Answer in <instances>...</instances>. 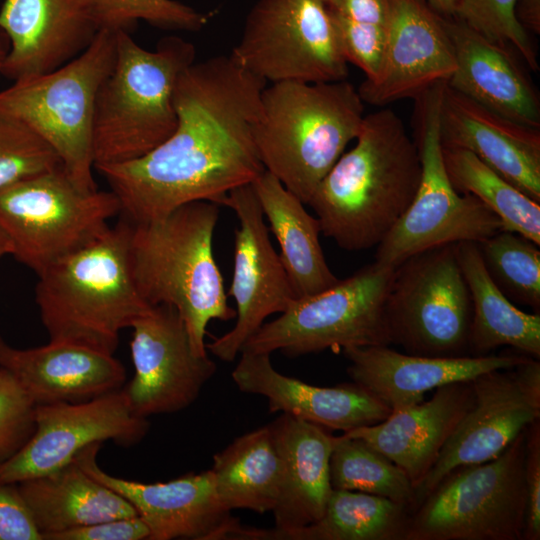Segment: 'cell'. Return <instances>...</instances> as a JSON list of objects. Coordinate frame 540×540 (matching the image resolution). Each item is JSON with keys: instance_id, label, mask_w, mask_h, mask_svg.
<instances>
[{"instance_id": "cell-1", "label": "cell", "mask_w": 540, "mask_h": 540, "mask_svg": "<svg viewBox=\"0 0 540 540\" xmlns=\"http://www.w3.org/2000/svg\"><path fill=\"white\" fill-rule=\"evenodd\" d=\"M265 86L231 53L186 67L174 89L173 133L140 158L95 167L122 216L142 223L195 201L221 205L231 190L261 175L254 131Z\"/></svg>"}, {"instance_id": "cell-2", "label": "cell", "mask_w": 540, "mask_h": 540, "mask_svg": "<svg viewBox=\"0 0 540 540\" xmlns=\"http://www.w3.org/2000/svg\"><path fill=\"white\" fill-rule=\"evenodd\" d=\"M355 140L307 203L321 232L349 251L375 247L385 238L411 204L421 177L415 142L392 109L365 115Z\"/></svg>"}, {"instance_id": "cell-3", "label": "cell", "mask_w": 540, "mask_h": 540, "mask_svg": "<svg viewBox=\"0 0 540 540\" xmlns=\"http://www.w3.org/2000/svg\"><path fill=\"white\" fill-rule=\"evenodd\" d=\"M218 206L195 201L157 219L131 222L129 261L139 294L150 306L174 307L202 356L208 354L209 322L236 317L213 254Z\"/></svg>"}, {"instance_id": "cell-4", "label": "cell", "mask_w": 540, "mask_h": 540, "mask_svg": "<svg viewBox=\"0 0 540 540\" xmlns=\"http://www.w3.org/2000/svg\"><path fill=\"white\" fill-rule=\"evenodd\" d=\"M131 229L132 223L122 217L90 244L38 274L36 303L49 341L113 355L121 331L153 307L132 277Z\"/></svg>"}, {"instance_id": "cell-5", "label": "cell", "mask_w": 540, "mask_h": 540, "mask_svg": "<svg viewBox=\"0 0 540 540\" xmlns=\"http://www.w3.org/2000/svg\"><path fill=\"white\" fill-rule=\"evenodd\" d=\"M254 139L264 169L307 204L355 140L365 117L357 88L346 80L284 81L265 86Z\"/></svg>"}, {"instance_id": "cell-6", "label": "cell", "mask_w": 540, "mask_h": 540, "mask_svg": "<svg viewBox=\"0 0 540 540\" xmlns=\"http://www.w3.org/2000/svg\"><path fill=\"white\" fill-rule=\"evenodd\" d=\"M195 57L194 45L180 37H164L147 50L116 30L115 62L95 103L94 168L140 158L173 133L176 81Z\"/></svg>"}, {"instance_id": "cell-7", "label": "cell", "mask_w": 540, "mask_h": 540, "mask_svg": "<svg viewBox=\"0 0 540 540\" xmlns=\"http://www.w3.org/2000/svg\"><path fill=\"white\" fill-rule=\"evenodd\" d=\"M116 55V30L102 28L63 66L13 81L0 91V113L23 123L58 154L72 180L97 190L93 177V118L100 86Z\"/></svg>"}, {"instance_id": "cell-8", "label": "cell", "mask_w": 540, "mask_h": 540, "mask_svg": "<svg viewBox=\"0 0 540 540\" xmlns=\"http://www.w3.org/2000/svg\"><path fill=\"white\" fill-rule=\"evenodd\" d=\"M438 82L414 98L413 132L421 177L401 218L376 246L375 262L397 268L413 255L459 242H480L503 230L500 219L479 199L455 190L447 175L440 136Z\"/></svg>"}, {"instance_id": "cell-9", "label": "cell", "mask_w": 540, "mask_h": 540, "mask_svg": "<svg viewBox=\"0 0 540 540\" xmlns=\"http://www.w3.org/2000/svg\"><path fill=\"white\" fill-rule=\"evenodd\" d=\"M525 429L494 459L457 467L411 512L404 540H523Z\"/></svg>"}, {"instance_id": "cell-10", "label": "cell", "mask_w": 540, "mask_h": 540, "mask_svg": "<svg viewBox=\"0 0 540 540\" xmlns=\"http://www.w3.org/2000/svg\"><path fill=\"white\" fill-rule=\"evenodd\" d=\"M120 213L111 191L83 190L63 165L0 189V228L37 275L87 246Z\"/></svg>"}, {"instance_id": "cell-11", "label": "cell", "mask_w": 540, "mask_h": 540, "mask_svg": "<svg viewBox=\"0 0 540 540\" xmlns=\"http://www.w3.org/2000/svg\"><path fill=\"white\" fill-rule=\"evenodd\" d=\"M394 272L374 261L319 293L295 299L278 318L263 323L241 352L294 357L391 344L385 302Z\"/></svg>"}, {"instance_id": "cell-12", "label": "cell", "mask_w": 540, "mask_h": 540, "mask_svg": "<svg viewBox=\"0 0 540 540\" xmlns=\"http://www.w3.org/2000/svg\"><path fill=\"white\" fill-rule=\"evenodd\" d=\"M456 244L425 250L395 268L385 316L391 344L409 354L469 356L472 304Z\"/></svg>"}, {"instance_id": "cell-13", "label": "cell", "mask_w": 540, "mask_h": 540, "mask_svg": "<svg viewBox=\"0 0 540 540\" xmlns=\"http://www.w3.org/2000/svg\"><path fill=\"white\" fill-rule=\"evenodd\" d=\"M231 55L266 83L333 82L349 74L325 0H258Z\"/></svg>"}, {"instance_id": "cell-14", "label": "cell", "mask_w": 540, "mask_h": 540, "mask_svg": "<svg viewBox=\"0 0 540 540\" xmlns=\"http://www.w3.org/2000/svg\"><path fill=\"white\" fill-rule=\"evenodd\" d=\"M471 383L474 403L414 488L415 507L448 472L496 458L540 418L539 359L527 357L512 368L482 373Z\"/></svg>"}, {"instance_id": "cell-15", "label": "cell", "mask_w": 540, "mask_h": 540, "mask_svg": "<svg viewBox=\"0 0 540 540\" xmlns=\"http://www.w3.org/2000/svg\"><path fill=\"white\" fill-rule=\"evenodd\" d=\"M35 423L25 446L0 464V483L52 473L95 443L134 445L149 429L147 418L132 410L122 388L84 402L36 405Z\"/></svg>"}, {"instance_id": "cell-16", "label": "cell", "mask_w": 540, "mask_h": 540, "mask_svg": "<svg viewBox=\"0 0 540 540\" xmlns=\"http://www.w3.org/2000/svg\"><path fill=\"white\" fill-rule=\"evenodd\" d=\"M221 205L232 209L239 221L228 292L235 300L236 322L229 332L206 344V348L218 359L232 362L265 319L286 311L297 296L270 241L269 228L252 185L231 190Z\"/></svg>"}, {"instance_id": "cell-17", "label": "cell", "mask_w": 540, "mask_h": 540, "mask_svg": "<svg viewBox=\"0 0 540 540\" xmlns=\"http://www.w3.org/2000/svg\"><path fill=\"white\" fill-rule=\"evenodd\" d=\"M130 341L135 374L123 389L132 410L147 418L190 406L214 376L216 364L198 355L177 310L153 306L137 319Z\"/></svg>"}, {"instance_id": "cell-18", "label": "cell", "mask_w": 540, "mask_h": 540, "mask_svg": "<svg viewBox=\"0 0 540 540\" xmlns=\"http://www.w3.org/2000/svg\"><path fill=\"white\" fill-rule=\"evenodd\" d=\"M100 446L95 443L86 447L75 460L91 477L132 504L148 526V540H250L252 528L243 527L224 506L211 470L168 482L131 481L112 476L97 465Z\"/></svg>"}, {"instance_id": "cell-19", "label": "cell", "mask_w": 540, "mask_h": 540, "mask_svg": "<svg viewBox=\"0 0 540 540\" xmlns=\"http://www.w3.org/2000/svg\"><path fill=\"white\" fill-rule=\"evenodd\" d=\"M386 33L377 78L364 80L357 89L364 103L384 107L414 99L454 73L455 51L444 17L427 0H389Z\"/></svg>"}, {"instance_id": "cell-20", "label": "cell", "mask_w": 540, "mask_h": 540, "mask_svg": "<svg viewBox=\"0 0 540 540\" xmlns=\"http://www.w3.org/2000/svg\"><path fill=\"white\" fill-rule=\"evenodd\" d=\"M0 27L10 44L0 73L13 81L63 66L100 30L88 0H4Z\"/></svg>"}, {"instance_id": "cell-21", "label": "cell", "mask_w": 540, "mask_h": 540, "mask_svg": "<svg viewBox=\"0 0 540 540\" xmlns=\"http://www.w3.org/2000/svg\"><path fill=\"white\" fill-rule=\"evenodd\" d=\"M442 145L470 151L540 203V129L503 117L444 84Z\"/></svg>"}, {"instance_id": "cell-22", "label": "cell", "mask_w": 540, "mask_h": 540, "mask_svg": "<svg viewBox=\"0 0 540 540\" xmlns=\"http://www.w3.org/2000/svg\"><path fill=\"white\" fill-rule=\"evenodd\" d=\"M352 382L391 412L423 401L427 392L446 384L470 381L497 369L512 368L527 357L521 353L485 356L429 357L400 353L388 345L343 349Z\"/></svg>"}, {"instance_id": "cell-23", "label": "cell", "mask_w": 540, "mask_h": 540, "mask_svg": "<svg viewBox=\"0 0 540 540\" xmlns=\"http://www.w3.org/2000/svg\"><path fill=\"white\" fill-rule=\"evenodd\" d=\"M237 388L263 396L271 413L344 432L386 419L391 410L354 382L333 387L308 384L278 372L270 354L242 351L231 373Z\"/></svg>"}, {"instance_id": "cell-24", "label": "cell", "mask_w": 540, "mask_h": 540, "mask_svg": "<svg viewBox=\"0 0 540 540\" xmlns=\"http://www.w3.org/2000/svg\"><path fill=\"white\" fill-rule=\"evenodd\" d=\"M0 368L10 373L35 405L78 403L121 389L126 370L112 354L51 342L10 346L0 334Z\"/></svg>"}, {"instance_id": "cell-25", "label": "cell", "mask_w": 540, "mask_h": 540, "mask_svg": "<svg viewBox=\"0 0 540 540\" xmlns=\"http://www.w3.org/2000/svg\"><path fill=\"white\" fill-rule=\"evenodd\" d=\"M444 22L456 57L448 86L503 117L540 129L539 94L515 50L454 17H444Z\"/></svg>"}, {"instance_id": "cell-26", "label": "cell", "mask_w": 540, "mask_h": 540, "mask_svg": "<svg viewBox=\"0 0 540 540\" xmlns=\"http://www.w3.org/2000/svg\"><path fill=\"white\" fill-rule=\"evenodd\" d=\"M473 403L471 380L453 382L436 388L428 401L391 412L379 423L343 434L364 441L386 456L406 473L415 488Z\"/></svg>"}, {"instance_id": "cell-27", "label": "cell", "mask_w": 540, "mask_h": 540, "mask_svg": "<svg viewBox=\"0 0 540 540\" xmlns=\"http://www.w3.org/2000/svg\"><path fill=\"white\" fill-rule=\"evenodd\" d=\"M281 461L279 494L272 510L275 529L262 538L278 540L285 533L318 521L333 490L330 457L334 437L325 427L282 414L270 423Z\"/></svg>"}, {"instance_id": "cell-28", "label": "cell", "mask_w": 540, "mask_h": 540, "mask_svg": "<svg viewBox=\"0 0 540 540\" xmlns=\"http://www.w3.org/2000/svg\"><path fill=\"white\" fill-rule=\"evenodd\" d=\"M16 485L43 540L55 533L138 515L131 503L91 477L75 458L52 473Z\"/></svg>"}, {"instance_id": "cell-29", "label": "cell", "mask_w": 540, "mask_h": 540, "mask_svg": "<svg viewBox=\"0 0 540 540\" xmlns=\"http://www.w3.org/2000/svg\"><path fill=\"white\" fill-rule=\"evenodd\" d=\"M269 229L277 239L281 261L297 298L314 295L338 278L329 268L319 241V221L304 203L270 172L264 171L251 183Z\"/></svg>"}, {"instance_id": "cell-30", "label": "cell", "mask_w": 540, "mask_h": 540, "mask_svg": "<svg viewBox=\"0 0 540 540\" xmlns=\"http://www.w3.org/2000/svg\"><path fill=\"white\" fill-rule=\"evenodd\" d=\"M456 247L472 304L469 356L489 355L508 346L540 359V313L520 310L499 290L483 265L476 242H459Z\"/></svg>"}, {"instance_id": "cell-31", "label": "cell", "mask_w": 540, "mask_h": 540, "mask_svg": "<svg viewBox=\"0 0 540 540\" xmlns=\"http://www.w3.org/2000/svg\"><path fill=\"white\" fill-rule=\"evenodd\" d=\"M210 470L227 509L272 512L279 494L281 461L271 424L236 438L213 456Z\"/></svg>"}, {"instance_id": "cell-32", "label": "cell", "mask_w": 540, "mask_h": 540, "mask_svg": "<svg viewBox=\"0 0 540 540\" xmlns=\"http://www.w3.org/2000/svg\"><path fill=\"white\" fill-rule=\"evenodd\" d=\"M410 514L388 498L333 489L318 521L278 540H404Z\"/></svg>"}, {"instance_id": "cell-33", "label": "cell", "mask_w": 540, "mask_h": 540, "mask_svg": "<svg viewBox=\"0 0 540 540\" xmlns=\"http://www.w3.org/2000/svg\"><path fill=\"white\" fill-rule=\"evenodd\" d=\"M443 158L457 192L479 199L500 219L503 230L522 235L540 246V203L468 150L443 146Z\"/></svg>"}, {"instance_id": "cell-34", "label": "cell", "mask_w": 540, "mask_h": 540, "mask_svg": "<svg viewBox=\"0 0 540 540\" xmlns=\"http://www.w3.org/2000/svg\"><path fill=\"white\" fill-rule=\"evenodd\" d=\"M333 489L359 491L415 507L414 486L406 473L364 441L342 434L334 437L330 457Z\"/></svg>"}, {"instance_id": "cell-35", "label": "cell", "mask_w": 540, "mask_h": 540, "mask_svg": "<svg viewBox=\"0 0 540 540\" xmlns=\"http://www.w3.org/2000/svg\"><path fill=\"white\" fill-rule=\"evenodd\" d=\"M494 284L514 304L540 311V250L526 237L501 230L477 243Z\"/></svg>"}, {"instance_id": "cell-36", "label": "cell", "mask_w": 540, "mask_h": 540, "mask_svg": "<svg viewBox=\"0 0 540 540\" xmlns=\"http://www.w3.org/2000/svg\"><path fill=\"white\" fill-rule=\"evenodd\" d=\"M102 28L128 31L139 20L168 30L197 31L208 15L176 0H88Z\"/></svg>"}, {"instance_id": "cell-37", "label": "cell", "mask_w": 540, "mask_h": 540, "mask_svg": "<svg viewBox=\"0 0 540 540\" xmlns=\"http://www.w3.org/2000/svg\"><path fill=\"white\" fill-rule=\"evenodd\" d=\"M517 0H456L454 18L487 38L512 47L533 71L539 70L537 50L515 15Z\"/></svg>"}, {"instance_id": "cell-38", "label": "cell", "mask_w": 540, "mask_h": 540, "mask_svg": "<svg viewBox=\"0 0 540 540\" xmlns=\"http://www.w3.org/2000/svg\"><path fill=\"white\" fill-rule=\"evenodd\" d=\"M60 165L58 154L42 138L0 113V189Z\"/></svg>"}, {"instance_id": "cell-39", "label": "cell", "mask_w": 540, "mask_h": 540, "mask_svg": "<svg viewBox=\"0 0 540 540\" xmlns=\"http://www.w3.org/2000/svg\"><path fill=\"white\" fill-rule=\"evenodd\" d=\"M35 409L14 377L0 368V464L17 454L33 435Z\"/></svg>"}, {"instance_id": "cell-40", "label": "cell", "mask_w": 540, "mask_h": 540, "mask_svg": "<svg viewBox=\"0 0 540 540\" xmlns=\"http://www.w3.org/2000/svg\"><path fill=\"white\" fill-rule=\"evenodd\" d=\"M328 9L347 63L360 68L365 80L376 79L385 53L386 27L356 22Z\"/></svg>"}, {"instance_id": "cell-41", "label": "cell", "mask_w": 540, "mask_h": 540, "mask_svg": "<svg viewBox=\"0 0 540 540\" xmlns=\"http://www.w3.org/2000/svg\"><path fill=\"white\" fill-rule=\"evenodd\" d=\"M524 482L526 490L523 540L540 539V418L525 428Z\"/></svg>"}, {"instance_id": "cell-42", "label": "cell", "mask_w": 540, "mask_h": 540, "mask_svg": "<svg viewBox=\"0 0 540 540\" xmlns=\"http://www.w3.org/2000/svg\"><path fill=\"white\" fill-rule=\"evenodd\" d=\"M0 540H43L16 484L0 483Z\"/></svg>"}, {"instance_id": "cell-43", "label": "cell", "mask_w": 540, "mask_h": 540, "mask_svg": "<svg viewBox=\"0 0 540 540\" xmlns=\"http://www.w3.org/2000/svg\"><path fill=\"white\" fill-rule=\"evenodd\" d=\"M149 529L140 516L116 518L55 533L45 540H143Z\"/></svg>"}, {"instance_id": "cell-44", "label": "cell", "mask_w": 540, "mask_h": 540, "mask_svg": "<svg viewBox=\"0 0 540 540\" xmlns=\"http://www.w3.org/2000/svg\"><path fill=\"white\" fill-rule=\"evenodd\" d=\"M336 13L356 22L386 27L389 0H325Z\"/></svg>"}, {"instance_id": "cell-45", "label": "cell", "mask_w": 540, "mask_h": 540, "mask_svg": "<svg viewBox=\"0 0 540 540\" xmlns=\"http://www.w3.org/2000/svg\"><path fill=\"white\" fill-rule=\"evenodd\" d=\"M515 15L527 32L540 33V0H517Z\"/></svg>"}, {"instance_id": "cell-46", "label": "cell", "mask_w": 540, "mask_h": 540, "mask_svg": "<svg viewBox=\"0 0 540 540\" xmlns=\"http://www.w3.org/2000/svg\"><path fill=\"white\" fill-rule=\"evenodd\" d=\"M430 6L444 17H453L456 0H427Z\"/></svg>"}, {"instance_id": "cell-47", "label": "cell", "mask_w": 540, "mask_h": 540, "mask_svg": "<svg viewBox=\"0 0 540 540\" xmlns=\"http://www.w3.org/2000/svg\"><path fill=\"white\" fill-rule=\"evenodd\" d=\"M13 253L12 244L6 233L0 228V259Z\"/></svg>"}, {"instance_id": "cell-48", "label": "cell", "mask_w": 540, "mask_h": 540, "mask_svg": "<svg viewBox=\"0 0 540 540\" xmlns=\"http://www.w3.org/2000/svg\"><path fill=\"white\" fill-rule=\"evenodd\" d=\"M10 44L6 33L0 27V69L9 52Z\"/></svg>"}]
</instances>
